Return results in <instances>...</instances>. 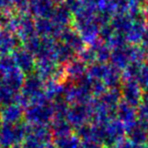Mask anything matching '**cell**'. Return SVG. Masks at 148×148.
Segmentation results:
<instances>
[]
</instances>
